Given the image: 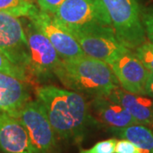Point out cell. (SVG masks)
I'll return each instance as SVG.
<instances>
[{
    "label": "cell",
    "instance_id": "1",
    "mask_svg": "<svg viewBox=\"0 0 153 153\" xmlns=\"http://www.w3.org/2000/svg\"><path fill=\"white\" fill-rule=\"evenodd\" d=\"M36 96L46 110L58 139L81 142L88 128L94 125L88 103L81 94L45 85L36 89Z\"/></svg>",
    "mask_w": 153,
    "mask_h": 153
},
{
    "label": "cell",
    "instance_id": "2",
    "mask_svg": "<svg viewBox=\"0 0 153 153\" xmlns=\"http://www.w3.org/2000/svg\"><path fill=\"white\" fill-rule=\"evenodd\" d=\"M55 76L67 88L92 97L108 96L119 87L109 65L88 55L62 60Z\"/></svg>",
    "mask_w": 153,
    "mask_h": 153
},
{
    "label": "cell",
    "instance_id": "3",
    "mask_svg": "<svg viewBox=\"0 0 153 153\" xmlns=\"http://www.w3.org/2000/svg\"><path fill=\"white\" fill-rule=\"evenodd\" d=\"M106 11L115 36L126 48L136 49L147 41L138 0H99Z\"/></svg>",
    "mask_w": 153,
    "mask_h": 153
},
{
    "label": "cell",
    "instance_id": "4",
    "mask_svg": "<svg viewBox=\"0 0 153 153\" xmlns=\"http://www.w3.org/2000/svg\"><path fill=\"white\" fill-rule=\"evenodd\" d=\"M53 16L68 32L113 29L99 0H65Z\"/></svg>",
    "mask_w": 153,
    "mask_h": 153
},
{
    "label": "cell",
    "instance_id": "5",
    "mask_svg": "<svg viewBox=\"0 0 153 153\" xmlns=\"http://www.w3.org/2000/svg\"><path fill=\"white\" fill-rule=\"evenodd\" d=\"M27 131L35 153H60L57 139L43 104L30 100L16 116Z\"/></svg>",
    "mask_w": 153,
    "mask_h": 153
},
{
    "label": "cell",
    "instance_id": "6",
    "mask_svg": "<svg viewBox=\"0 0 153 153\" xmlns=\"http://www.w3.org/2000/svg\"><path fill=\"white\" fill-rule=\"evenodd\" d=\"M23 25L29 47V76L32 79L46 81L55 76L62 60L49 39L30 20Z\"/></svg>",
    "mask_w": 153,
    "mask_h": 153
},
{
    "label": "cell",
    "instance_id": "7",
    "mask_svg": "<svg viewBox=\"0 0 153 153\" xmlns=\"http://www.w3.org/2000/svg\"><path fill=\"white\" fill-rule=\"evenodd\" d=\"M0 52L29 76V47L23 22L5 12H0Z\"/></svg>",
    "mask_w": 153,
    "mask_h": 153
},
{
    "label": "cell",
    "instance_id": "8",
    "mask_svg": "<svg viewBox=\"0 0 153 153\" xmlns=\"http://www.w3.org/2000/svg\"><path fill=\"white\" fill-rule=\"evenodd\" d=\"M27 19L49 39L61 60L86 55L75 38L57 23L51 14L37 8Z\"/></svg>",
    "mask_w": 153,
    "mask_h": 153
},
{
    "label": "cell",
    "instance_id": "9",
    "mask_svg": "<svg viewBox=\"0 0 153 153\" xmlns=\"http://www.w3.org/2000/svg\"><path fill=\"white\" fill-rule=\"evenodd\" d=\"M84 54L109 64L128 49L115 36L113 29L71 31Z\"/></svg>",
    "mask_w": 153,
    "mask_h": 153
},
{
    "label": "cell",
    "instance_id": "10",
    "mask_svg": "<svg viewBox=\"0 0 153 153\" xmlns=\"http://www.w3.org/2000/svg\"><path fill=\"white\" fill-rule=\"evenodd\" d=\"M108 65L123 89L146 95L145 87L150 71L143 66L133 49H128Z\"/></svg>",
    "mask_w": 153,
    "mask_h": 153
},
{
    "label": "cell",
    "instance_id": "11",
    "mask_svg": "<svg viewBox=\"0 0 153 153\" xmlns=\"http://www.w3.org/2000/svg\"><path fill=\"white\" fill-rule=\"evenodd\" d=\"M93 124L102 126L111 131L134 123H139L118 102L108 96L94 97L88 103Z\"/></svg>",
    "mask_w": 153,
    "mask_h": 153
},
{
    "label": "cell",
    "instance_id": "12",
    "mask_svg": "<svg viewBox=\"0 0 153 153\" xmlns=\"http://www.w3.org/2000/svg\"><path fill=\"white\" fill-rule=\"evenodd\" d=\"M0 151L4 153H35L21 121L0 111Z\"/></svg>",
    "mask_w": 153,
    "mask_h": 153
},
{
    "label": "cell",
    "instance_id": "13",
    "mask_svg": "<svg viewBox=\"0 0 153 153\" xmlns=\"http://www.w3.org/2000/svg\"><path fill=\"white\" fill-rule=\"evenodd\" d=\"M30 100L25 82L0 72V111L16 117L22 107Z\"/></svg>",
    "mask_w": 153,
    "mask_h": 153
},
{
    "label": "cell",
    "instance_id": "14",
    "mask_svg": "<svg viewBox=\"0 0 153 153\" xmlns=\"http://www.w3.org/2000/svg\"><path fill=\"white\" fill-rule=\"evenodd\" d=\"M108 97L122 105L137 123L153 127V98L129 93L119 87L114 89Z\"/></svg>",
    "mask_w": 153,
    "mask_h": 153
},
{
    "label": "cell",
    "instance_id": "15",
    "mask_svg": "<svg viewBox=\"0 0 153 153\" xmlns=\"http://www.w3.org/2000/svg\"><path fill=\"white\" fill-rule=\"evenodd\" d=\"M110 132L134 143L142 153H153V127L134 123Z\"/></svg>",
    "mask_w": 153,
    "mask_h": 153
},
{
    "label": "cell",
    "instance_id": "16",
    "mask_svg": "<svg viewBox=\"0 0 153 153\" xmlns=\"http://www.w3.org/2000/svg\"><path fill=\"white\" fill-rule=\"evenodd\" d=\"M37 7L29 0H0V12L27 18Z\"/></svg>",
    "mask_w": 153,
    "mask_h": 153
},
{
    "label": "cell",
    "instance_id": "17",
    "mask_svg": "<svg viewBox=\"0 0 153 153\" xmlns=\"http://www.w3.org/2000/svg\"><path fill=\"white\" fill-rule=\"evenodd\" d=\"M0 72L5 73L10 76L16 77L23 82H27L30 80L27 73L20 66L12 63L8 58L0 52Z\"/></svg>",
    "mask_w": 153,
    "mask_h": 153
},
{
    "label": "cell",
    "instance_id": "18",
    "mask_svg": "<svg viewBox=\"0 0 153 153\" xmlns=\"http://www.w3.org/2000/svg\"><path fill=\"white\" fill-rule=\"evenodd\" d=\"M134 52L137 58L140 60L149 71H153V44L150 41H146L136 49H134Z\"/></svg>",
    "mask_w": 153,
    "mask_h": 153
},
{
    "label": "cell",
    "instance_id": "19",
    "mask_svg": "<svg viewBox=\"0 0 153 153\" xmlns=\"http://www.w3.org/2000/svg\"><path fill=\"white\" fill-rule=\"evenodd\" d=\"M117 140L115 138L96 143L89 149H80L79 153H115Z\"/></svg>",
    "mask_w": 153,
    "mask_h": 153
},
{
    "label": "cell",
    "instance_id": "20",
    "mask_svg": "<svg viewBox=\"0 0 153 153\" xmlns=\"http://www.w3.org/2000/svg\"><path fill=\"white\" fill-rule=\"evenodd\" d=\"M141 17L147 40L153 44V6L142 8Z\"/></svg>",
    "mask_w": 153,
    "mask_h": 153
},
{
    "label": "cell",
    "instance_id": "21",
    "mask_svg": "<svg viewBox=\"0 0 153 153\" xmlns=\"http://www.w3.org/2000/svg\"><path fill=\"white\" fill-rule=\"evenodd\" d=\"M115 153H142L140 150L131 141L121 139L117 141Z\"/></svg>",
    "mask_w": 153,
    "mask_h": 153
},
{
    "label": "cell",
    "instance_id": "22",
    "mask_svg": "<svg viewBox=\"0 0 153 153\" xmlns=\"http://www.w3.org/2000/svg\"><path fill=\"white\" fill-rule=\"evenodd\" d=\"M65 0H37V4L41 10L54 15Z\"/></svg>",
    "mask_w": 153,
    "mask_h": 153
},
{
    "label": "cell",
    "instance_id": "23",
    "mask_svg": "<svg viewBox=\"0 0 153 153\" xmlns=\"http://www.w3.org/2000/svg\"><path fill=\"white\" fill-rule=\"evenodd\" d=\"M145 92H146V95L153 98V71H150L145 87Z\"/></svg>",
    "mask_w": 153,
    "mask_h": 153
},
{
    "label": "cell",
    "instance_id": "24",
    "mask_svg": "<svg viewBox=\"0 0 153 153\" xmlns=\"http://www.w3.org/2000/svg\"><path fill=\"white\" fill-rule=\"evenodd\" d=\"M29 1H30V2H33V0H29Z\"/></svg>",
    "mask_w": 153,
    "mask_h": 153
},
{
    "label": "cell",
    "instance_id": "25",
    "mask_svg": "<svg viewBox=\"0 0 153 153\" xmlns=\"http://www.w3.org/2000/svg\"><path fill=\"white\" fill-rule=\"evenodd\" d=\"M0 153H4V152H1V151H0Z\"/></svg>",
    "mask_w": 153,
    "mask_h": 153
}]
</instances>
